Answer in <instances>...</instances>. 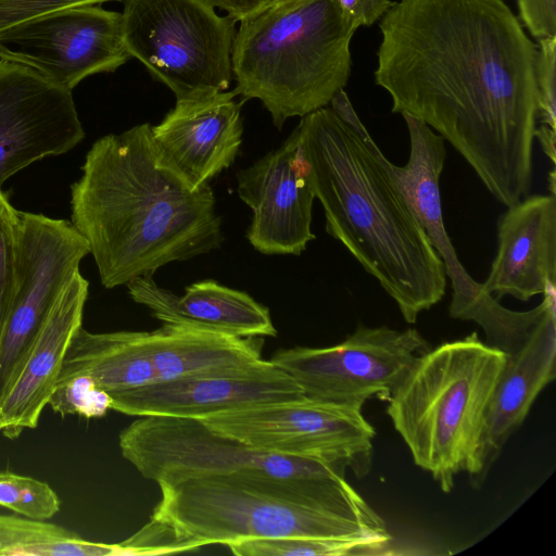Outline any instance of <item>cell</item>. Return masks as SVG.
I'll list each match as a JSON object with an SVG mask.
<instances>
[{"label":"cell","mask_w":556,"mask_h":556,"mask_svg":"<svg viewBox=\"0 0 556 556\" xmlns=\"http://www.w3.org/2000/svg\"><path fill=\"white\" fill-rule=\"evenodd\" d=\"M329 104L301 117L295 127L326 231L414 324L445 295L443 262L381 164L377 143L345 91Z\"/></svg>","instance_id":"cell-3"},{"label":"cell","mask_w":556,"mask_h":556,"mask_svg":"<svg viewBox=\"0 0 556 556\" xmlns=\"http://www.w3.org/2000/svg\"><path fill=\"white\" fill-rule=\"evenodd\" d=\"M548 176H549V189L552 191V194H555V169L554 168L551 170Z\"/></svg>","instance_id":"cell-35"},{"label":"cell","mask_w":556,"mask_h":556,"mask_svg":"<svg viewBox=\"0 0 556 556\" xmlns=\"http://www.w3.org/2000/svg\"><path fill=\"white\" fill-rule=\"evenodd\" d=\"M24 555L30 556H110L131 555L128 547L119 544L94 543L76 535L74 538L28 546Z\"/></svg>","instance_id":"cell-30"},{"label":"cell","mask_w":556,"mask_h":556,"mask_svg":"<svg viewBox=\"0 0 556 556\" xmlns=\"http://www.w3.org/2000/svg\"><path fill=\"white\" fill-rule=\"evenodd\" d=\"M231 53L242 100L258 99L281 129L328 106L351 75L356 27L337 0H281L241 20Z\"/></svg>","instance_id":"cell-5"},{"label":"cell","mask_w":556,"mask_h":556,"mask_svg":"<svg viewBox=\"0 0 556 556\" xmlns=\"http://www.w3.org/2000/svg\"><path fill=\"white\" fill-rule=\"evenodd\" d=\"M555 136L556 131L551 128L541 125L535 128L534 138H538L544 153L549 157L553 164H555Z\"/></svg>","instance_id":"cell-34"},{"label":"cell","mask_w":556,"mask_h":556,"mask_svg":"<svg viewBox=\"0 0 556 556\" xmlns=\"http://www.w3.org/2000/svg\"><path fill=\"white\" fill-rule=\"evenodd\" d=\"M275 1H281V0H273V2H275Z\"/></svg>","instance_id":"cell-36"},{"label":"cell","mask_w":556,"mask_h":556,"mask_svg":"<svg viewBox=\"0 0 556 556\" xmlns=\"http://www.w3.org/2000/svg\"><path fill=\"white\" fill-rule=\"evenodd\" d=\"M71 223L106 289L153 277L224 241L210 184L193 187L160 150L149 123L94 141L71 186Z\"/></svg>","instance_id":"cell-2"},{"label":"cell","mask_w":556,"mask_h":556,"mask_svg":"<svg viewBox=\"0 0 556 556\" xmlns=\"http://www.w3.org/2000/svg\"><path fill=\"white\" fill-rule=\"evenodd\" d=\"M77 534L48 521L0 514V556L24 555L30 545L55 542Z\"/></svg>","instance_id":"cell-27"},{"label":"cell","mask_w":556,"mask_h":556,"mask_svg":"<svg viewBox=\"0 0 556 556\" xmlns=\"http://www.w3.org/2000/svg\"><path fill=\"white\" fill-rule=\"evenodd\" d=\"M112 409L137 417L203 419L217 413L303 397L270 361L151 383L110 395Z\"/></svg>","instance_id":"cell-16"},{"label":"cell","mask_w":556,"mask_h":556,"mask_svg":"<svg viewBox=\"0 0 556 556\" xmlns=\"http://www.w3.org/2000/svg\"><path fill=\"white\" fill-rule=\"evenodd\" d=\"M18 212L0 187V338L14 296Z\"/></svg>","instance_id":"cell-26"},{"label":"cell","mask_w":556,"mask_h":556,"mask_svg":"<svg viewBox=\"0 0 556 556\" xmlns=\"http://www.w3.org/2000/svg\"><path fill=\"white\" fill-rule=\"evenodd\" d=\"M538 41V118L541 125L556 131V37L542 38Z\"/></svg>","instance_id":"cell-28"},{"label":"cell","mask_w":556,"mask_h":556,"mask_svg":"<svg viewBox=\"0 0 556 556\" xmlns=\"http://www.w3.org/2000/svg\"><path fill=\"white\" fill-rule=\"evenodd\" d=\"M498 247L482 289L527 302L556 286V198L527 195L497 224Z\"/></svg>","instance_id":"cell-20"},{"label":"cell","mask_w":556,"mask_h":556,"mask_svg":"<svg viewBox=\"0 0 556 556\" xmlns=\"http://www.w3.org/2000/svg\"><path fill=\"white\" fill-rule=\"evenodd\" d=\"M84 137L72 90L0 59V187L34 162L71 151Z\"/></svg>","instance_id":"cell-15"},{"label":"cell","mask_w":556,"mask_h":556,"mask_svg":"<svg viewBox=\"0 0 556 556\" xmlns=\"http://www.w3.org/2000/svg\"><path fill=\"white\" fill-rule=\"evenodd\" d=\"M200 420L218 433L270 454L343 465L358 478L371 467L375 429L358 406L303 396Z\"/></svg>","instance_id":"cell-11"},{"label":"cell","mask_w":556,"mask_h":556,"mask_svg":"<svg viewBox=\"0 0 556 556\" xmlns=\"http://www.w3.org/2000/svg\"><path fill=\"white\" fill-rule=\"evenodd\" d=\"M556 377V323L552 307L527 341L511 354L497 379L483 419L473 463L468 472L480 485L531 406Z\"/></svg>","instance_id":"cell-19"},{"label":"cell","mask_w":556,"mask_h":556,"mask_svg":"<svg viewBox=\"0 0 556 556\" xmlns=\"http://www.w3.org/2000/svg\"><path fill=\"white\" fill-rule=\"evenodd\" d=\"M0 506L28 519L46 521L59 513L61 501L47 482L0 471Z\"/></svg>","instance_id":"cell-24"},{"label":"cell","mask_w":556,"mask_h":556,"mask_svg":"<svg viewBox=\"0 0 556 556\" xmlns=\"http://www.w3.org/2000/svg\"><path fill=\"white\" fill-rule=\"evenodd\" d=\"M505 362V352L472 332L419 354L387 399V413L414 463L443 492L471 469Z\"/></svg>","instance_id":"cell-6"},{"label":"cell","mask_w":556,"mask_h":556,"mask_svg":"<svg viewBox=\"0 0 556 556\" xmlns=\"http://www.w3.org/2000/svg\"><path fill=\"white\" fill-rule=\"evenodd\" d=\"M232 91L176 100L152 136L172 164L195 188L230 167L242 142L241 103Z\"/></svg>","instance_id":"cell-18"},{"label":"cell","mask_w":556,"mask_h":556,"mask_svg":"<svg viewBox=\"0 0 556 556\" xmlns=\"http://www.w3.org/2000/svg\"><path fill=\"white\" fill-rule=\"evenodd\" d=\"M214 8L227 13L235 21L241 20L256 13L269 5L273 0H207Z\"/></svg>","instance_id":"cell-33"},{"label":"cell","mask_w":556,"mask_h":556,"mask_svg":"<svg viewBox=\"0 0 556 556\" xmlns=\"http://www.w3.org/2000/svg\"><path fill=\"white\" fill-rule=\"evenodd\" d=\"M262 359L253 338L164 325L152 332L74 333L56 383L88 376L109 395L181 377L238 368Z\"/></svg>","instance_id":"cell-7"},{"label":"cell","mask_w":556,"mask_h":556,"mask_svg":"<svg viewBox=\"0 0 556 556\" xmlns=\"http://www.w3.org/2000/svg\"><path fill=\"white\" fill-rule=\"evenodd\" d=\"M337 2L356 28L371 26L394 3L391 0H337Z\"/></svg>","instance_id":"cell-32"},{"label":"cell","mask_w":556,"mask_h":556,"mask_svg":"<svg viewBox=\"0 0 556 556\" xmlns=\"http://www.w3.org/2000/svg\"><path fill=\"white\" fill-rule=\"evenodd\" d=\"M116 0H0V33L28 20L75 7Z\"/></svg>","instance_id":"cell-29"},{"label":"cell","mask_w":556,"mask_h":556,"mask_svg":"<svg viewBox=\"0 0 556 556\" xmlns=\"http://www.w3.org/2000/svg\"><path fill=\"white\" fill-rule=\"evenodd\" d=\"M428 349L417 329L359 325L336 345L280 350L269 361L293 379L303 396L363 407L372 395L387 400Z\"/></svg>","instance_id":"cell-12"},{"label":"cell","mask_w":556,"mask_h":556,"mask_svg":"<svg viewBox=\"0 0 556 556\" xmlns=\"http://www.w3.org/2000/svg\"><path fill=\"white\" fill-rule=\"evenodd\" d=\"M121 15L130 58L177 100L229 89L237 21L207 0H125Z\"/></svg>","instance_id":"cell-8"},{"label":"cell","mask_w":556,"mask_h":556,"mask_svg":"<svg viewBox=\"0 0 556 556\" xmlns=\"http://www.w3.org/2000/svg\"><path fill=\"white\" fill-rule=\"evenodd\" d=\"M15 285L0 338V401L21 372L51 308L90 254L86 239L66 219L18 212Z\"/></svg>","instance_id":"cell-13"},{"label":"cell","mask_w":556,"mask_h":556,"mask_svg":"<svg viewBox=\"0 0 556 556\" xmlns=\"http://www.w3.org/2000/svg\"><path fill=\"white\" fill-rule=\"evenodd\" d=\"M237 191L253 212L247 238L258 252L300 255L316 238L315 193L295 128L278 149L237 173Z\"/></svg>","instance_id":"cell-17"},{"label":"cell","mask_w":556,"mask_h":556,"mask_svg":"<svg viewBox=\"0 0 556 556\" xmlns=\"http://www.w3.org/2000/svg\"><path fill=\"white\" fill-rule=\"evenodd\" d=\"M519 20L539 39L556 37V0H517Z\"/></svg>","instance_id":"cell-31"},{"label":"cell","mask_w":556,"mask_h":556,"mask_svg":"<svg viewBox=\"0 0 556 556\" xmlns=\"http://www.w3.org/2000/svg\"><path fill=\"white\" fill-rule=\"evenodd\" d=\"M48 405L62 417L77 414L85 418H100L112 409V399L92 378L75 376L55 384Z\"/></svg>","instance_id":"cell-25"},{"label":"cell","mask_w":556,"mask_h":556,"mask_svg":"<svg viewBox=\"0 0 556 556\" xmlns=\"http://www.w3.org/2000/svg\"><path fill=\"white\" fill-rule=\"evenodd\" d=\"M157 484L162 496L150 521L185 551L291 536L391 540L382 518L345 476L229 472Z\"/></svg>","instance_id":"cell-4"},{"label":"cell","mask_w":556,"mask_h":556,"mask_svg":"<svg viewBox=\"0 0 556 556\" xmlns=\"http://www.w3.org/2000/svg\"><path fill=\"white\" fill-rule=\"evenodd\" d=\"M409 135L405 165L391 163L377 146L384 169L403 193L430 244L443 262L452 283L448 313L452 318L478 324L490 345L509 353L526 339L533 324L530 311L506 308L471 278L459 261L447 235L442 213L440 176L445 161V140L421 121L402 115Z\"/></svg>","instance_id":"cell-9"},{"label":"cell","mask_w":556,"mask_h":556,"mask_svg":"<svg viewBox=\"0 0 556 556\" xmlns=\"http://www.w3.org/2000/svg\"><path fill=\"white\" fill-rule=\"evenodd\" d=\"M89 282L77 271L51 308L25 364L0 401V433L16 439L37 427L74 333L81 327Z\"/></svg>","instance_id":"cell-21"},{"label":"cell","mask_w":556,"mask_h":556,"mask_svg":"<svg viewBox=\"0 0 556 556\" xmlns=\"http://www.w3.org/2000/svg\"><path fill=\"white\" fill-rule=\"evenodd\" d=\"M126 286L130 298L164 325L235 338L277 334L267 307L214 280L194 282L184 295L159 287L151 276L137 277Z\"/></svg>","instance_id":"cell-22"},{"label":"cell","mask_w":556,"mask_h":556,"mask_svg":"<svg viewBox=\"0 0 556 556\" xmlns=\"http://www.w3.org/2000/svg\"><path fill=\"white\" fill-rule=\"evenodd\" d=\"M0 59L27 66L73 90L90 75L114 72L130 55L123 40L121 13L83 5L2 30Z\"/></svg>","instance_id":"cell-14"},{"label":"cell","mask_w":556,"mask_h":556,"mask_svg":"<svg viewBox=\"0 0 556 556\" xmlns=\"http://www.w3.org/2000/svg\"><path fill=\"white\" fill-rule=\"evenodd\" d=\"M389 541L375 536H291L247 540L227 546L238 556H344L380 553Z\"/></svg>","instance_id":"cell-23"},{"label":"cell","mask_w":556,"mask_h":556,"mask_svg":"<svg viewBox=\"0 0 556 556\" xmlns=\"http://www.w3.org/2000/svg\"><path fill=\"white\" fill-rule=\"evenodd\" d=\"M118 442L123 457L142 477L156 483L229 472L345 476L348 469L319 459L270 454L218 433L193 418L139 417L121 432Z\"/></svg>","instance_id":"cell-10"},{"label":"cell","mask_w":556,"mask_h":556,"mask_svg":"<svg viewBox=\"0 0 556 556\" xmlns=\"http://www.w3.org/2000/svg\"><path fill=\"white\" fill-rule=\"evenodd\" d=\"M376 85L509 207L528 195L536 46L504 0H400L380 18Z\"/></svg>","instance_id":"cell-1"}]
</instances>
